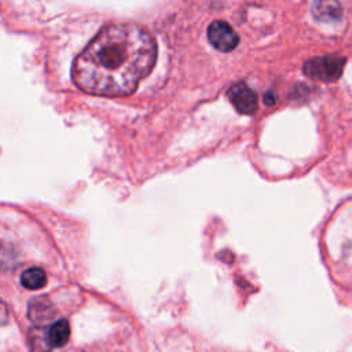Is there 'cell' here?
Returning <instances> with one entry per match:
<instances>
[{"label": "cell", "instance_id": "6da1fadb", "mask_svg": "<svg viewBox=\"0 0 352 352\" xmlns=\"http://www.w3.org/2000/svg\"><path fill=\"white\" fill-rule=\"evenodd\" d=\"M155 52V41L143 26L107 23L76 56L72 77L87 94L126 96L151 72Z\"/></svg>", "mask_w": 352, "mask_h": 352}, {"label": "cell", "instance_id": "7a4b0ae2", "mask_svg": "<svg viewBox=\"0 0 352 352\" xmlns=\"http://www.w3.org/2000/svg\"><path fill=\"white\" fill-rule=\"evenodd\" d=\"M345 62L346 59L340 55H334V54L322 55V56H315L308 59L304 63L302 70L309 78L331 82L340 78V76L342 74Z\"/></svg>", "mask_w": 352, "mask_h": 352}, {"label": "cell", "instance_id": "3957f363", "mask_svg": "<svg viewBox=\"0 0 352 352\" xmlns=\"http://www.w3.org/2000/svg\"><path fill=\"white\" fill-rule=\"evenodd\" d=\"M208 40L216 50L228 52L238 45L239 37L227 22L213 21L208 28Z\"/></svg>", "mask_w": 352, "mask_h": 352}, {"label": "cell", "instance_id": "277c9868", "mask_svg": "<svg viewBox=\"0 0 352 352\" xmlns=\"http://www.w3.org/2000/svg\"><path fill=\"white\" fill-rule=\"evenodd\" d=\"M227 98L241 114H253L257 109V96L245 82H235L227 91Z\"/></svg>", "mask_w": 352, "mask_h": 352}, {"label": "cell", "instance_id": "5b68a950", "mask_svg": "<svg viewBox=\"0 0 352 352\" xmlns=\"http://www.w3.org/2000/svg\"><path fill=\"white\" fill-rule=\"evenodd\" d=\"M54 315L52 307L47 298H36L29 305V318L34 323H45Z\"/></svg>", "mask_w": 352, "mask_h": 352}, {"label": "cell", "instance_id": "8992f818", "mask_svg": "<svg viewBox=\"0 0 352 352\" xmlns=\"http://www.w3.org/2000/svg\"><path fill=\"white\" fill-rule=\"evenodd\" d=\"M69 336H70V326L69 322L65 319H60L58 322H55L48 331V342L51 346L55 348H60L63 346L67 341H69Z\"/></svg>", "mask_w": 352, "mask_h": 352}, {"label": "cell", "instance_id": "52a82bcc", "mask_svg": "<svg viewBox=\"0 0 352 352\" xmlns=\"http://www.w3.org/2000/svg\"><path fill=\"white\" fill-rule=\"evenodd\" d=\"M21 283L23 287H26L29 290L41 289L47 283V274L38 267L28 268L26 271L22 272Z\"/></svg>", "mask_w": 352, "mask_h": 352}, {"label": "cell", "instance_id": "ba28073f", "mask_svg": "<svg viewBox=\"0 0 352 352\" xmlns=\"http://www.w3.org/2000/svg\"><path fill=\"white\" fill-rule=\"evenodd\" d=\"M314 15L318 19H337L341 15V7L334 1H316L312 7Z\"/></svg>", "mask_w": 352, "mask_h": 352}, {"label": "cell", "instance_id": "9c48e42d", "mask_svg": "<svg viewBox=\"0 0 352 352\" xmlns=\"http://www.w3.org/2000/svg\"><path fill=\"white\" fill-rule=\"evenodd\" d=\"M275 100H276V96H275L274 92L268 91V92L264 95V102H265L267 104H272V103H275Z\"/></svg>", "mask_w": 352, "mask_h": 352}]
</instances>
